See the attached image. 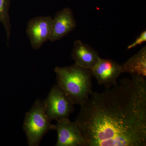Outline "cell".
<instances>
[{"label":"cell","instance_id":"cell-1","mask_svg":"<svg viewBox=\"0 0 146 146\" xmlns=\"http://www.w3.org/2000/svg\"><path fill=\"white\" fill-rule=\"evenodd\" d=\"M92 92L75 121L85 146H146V80L138 75Z\"/></svg>","mask_w":146,"mask_h":146},{"label":"cell","instance_id":"cell-2","mask_svg":"<svg viewBox=\"0 0 146 146\" xmlns=\"http://www.w3.org/2000/svg\"><path fill=\"white\" fill-rule=\"evenodd\" d=\"M57 84L73 102L80 106L93 92L91 69L75 64L72 66L56 67L54 69Z\"/></svg>","mask_w":146,"mask_h":146},{"label":"cell","instance_id":"cell-3","mask_svg":"<svg viewBox=\"0 0 146 146\" xmlns=\"http://www.w3.org/2000/svg\"><path fill=\"white\" fill-rule=\"evenodd\" d=\"M45 110L44 101L37 100L31 109L27 112L23 124L29 146H39L42 138L49 131L53 130L54 125Z\"/></svg>","mask_w":146,"mask_h":146},{"label":"cell","instance_id":"cell-4","mask_svg":"<svg viewBox=\"0 0 146 146\" xmlns=\"http://www.w3.org/2000/svg\"><path fill=\"white\" fill-rule=\"evenodd\" d=\"M46 113L50 119L58 121L68 119L74 111V104L56 84L44 101Z\"/></svg>","mask_w":146,"mask_h":146},{"label":"cell","instance_id":"cell-5","mask_svg":"<svg viewBox=\"0 0 146 146\" xmlns=\"http://www.w3.org/2000/svg\"><path fill=\"white\" fill-rule=\"evenodd\" d=\"M52 21L50 16H38L29 21L26 33L33 48L39 49L44 43L49 40Z\"/></svg>","mask_w":146,"mask_h":146},{"label":"cell","instance_id":"cell-6","mask_svg":"<svg viewBox=\"0 0 146 146\" xmlns=\"http://www.w3.org/2000/svg\"><path fill=\"white\" fill-rule=\"evenodd\" d=\"M91 70L98 84L106 88L117 84L118 78L123 73L122 65L114 60L101 58Z\"/></svg>","mask_w":146,"mask_h":146},{"label":"cell","instance_id":"cell-7","mask_svg":"<svg viewBox=\"0 0 146 146\" xmlns=\"http://www.w3.org/2000/svg\"><path fill=\"white\" fill-rule=\"evenodd\" d=\"M53 130L57 131L56 146H85L82 133L75 121L69 118L57 121L54 125Z\"/></svg>","mask_w":146,"mask_h":146},{"label":"cell","instance_id":"cell-8","mask_svg":"<svg viewBox=\"0 0 146 146\" xmlns=\"http://www.w3.org/2000/svg\"><path fill=\"white\" fill-rule=\"evenodd\" d=\"M72 10L66 7L58 11L52 18L51 33L49 40L54 42L69 34L76 27Z\"/></svg>","mask_w":146,"mask_h":146},{"label":"cell","instance_id":"cell-9","mask_svg":"<svg viewBox=\"0 0 146 146\" xmlns=\"http://www.w3.org/2000/svg\"><path fill=\"white\" fill-rule=\"evenodd\" d=\"M74 46L71 54L75 64L82 68L91 70L100 58L98 53L80 40L75 41Z\"/></svg>","mask_w":146,"mask_h":146},{"label":"cell","instance_id":"cell-10","mask_svg":"<svg viewBox=\"0 0 146 146\" xmlns=\"http://www.w3.org/2000/svg\"><path fill=\"white\" fill-rule=\"evenodd\" d=\"M123 73L146 76V47H143L136 54L123 64Z\"/></svg>","mask_w":146,"mask_h":146},{"label":"cell","instance_id":"cell-11","mask_svg":"<svg viewBox=\"0 0 146 146\" xmlns=\"http://www.w3.org/2000/svg\"><path fill=\"white\" fill-rule=\"evenodd\" d=\"M10 0H0V22L5 29L7 38V46L9 44L11 25L9 15Z\"/></svg>","mask_w":146,"mask_h":146},{"label":"cell","instance_id":"cell-12","mask_svg":"<svg viewBox=\"0 0 146 146\" xmlns=\"http://www.w3.org/2000/svg\"><path fill=\"white\" fill-rule=\"evenodd\" d=\"M146 41V31H144L137 37L135 41L128 46L127 49L129 50L136 47L138 45H141Z\"/></svg>","mask_w":146,"mask_h":146}]
</instances>
